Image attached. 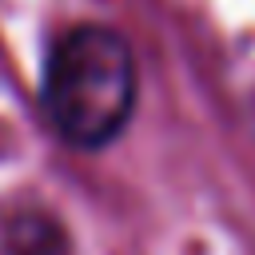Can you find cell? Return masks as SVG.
<instances>
[{"label":"cell","instance_id":"1","mask_svg":"<svg viewBox=\"0 0 255 255\" xmlns=\"http://www.w3.org/2000/svg\"><path fill=\"white\" fill-rule=\"evenodd\" d=\"M131 44L108 24H72L56 36L44 64V112L72 147L112 143L135 108Z\"/></svg>","mask_w":255,"mask_h":255},{"label":"cell","instance_id":"2","mask_svg":"<svg viewBox=\"0 0 255 255\" xmlns=\"http://www.w3.org/2000/svg\"><path fill=\"white\" fill-rule=\"evenodd\" d=\"M4 255H72V247L64 227L48 211L24 207L4 223Z\"/></svg>","mask_w":255,"mask_h":255}]
</instances>
